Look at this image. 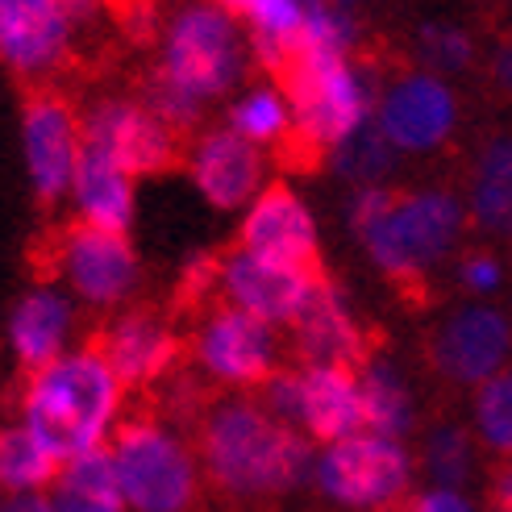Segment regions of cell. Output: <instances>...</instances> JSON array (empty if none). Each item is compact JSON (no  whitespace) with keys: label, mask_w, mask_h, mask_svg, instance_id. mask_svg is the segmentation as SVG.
Wrapping results in <instances>:
<instances>
[{"label":"cell","mask_w":512,"mask_h":512,"mask_svg":"<svg viewBox=\"0 0 512 512\" xmlns=\"http://www.w3.org/2000/svg\"><path fill=\"white\" fill-rule=\"evenodd\" d=\"M142 105L155 113L171 134H179V138H188L196 125H200V113H204V100L192 96L188 88H179L163 67L146 71V80H142Z\"/></svg>","instance_id":"28"},{"label":"cell","mask_w":512,"mask_h":512,"mask_svg":"<svg viewBox=\"0 0 512 512\" xmlns=\"http://www.w3.org/2000/svg\"><path fill=\"white\" fill-rule=\"evenodd\" d=\"M321 279H329V275H321ZM321 279L267 263V259H254L246 250H234V254H225V267H221V296H225V304H234V309L259 317L267 325L271 321L292 325L296 313L304 309V300H309L313 284H321Z\"/></svg>","instance_id":"15"},{"label":"cell","mask_w":512,"mask_h":512,"mask_svg":"<svg viewBox=\"0 0 512 512\" xmlns=\"http://www.w3.org/2000/svg\"><path fill=\"white\" fill-rule=\"evenodd\" d=\"M288 354L296 371L309 367H346L354 375H363L375 358L383 354V329H367L358 325L354 313L346 309V300L338 292L334 279H321L313 284L304 309L296 313V321L288 325Z\"/></svg>","instance_id":"10"},{"label":"cell","mask_w":512,"mask_h":512,"mask_svg":"<svg viewBox=\"0 0 512 512\" xmlns=\"http://www.w3.org/2000/svg\"><path fill=\"white\" fill-rule=\"evenodd\" d=\"M304 512H329V508H304Z\"/></svg>","instance_id":"38"},{"label":"cell","mask_w":512,"mask_h":512,"mask_svg":"<svg viewBox=\"0 0 512 512\" xmlns=\"http://www.w3.org/2000/svg\"><path fill=\"white\" fill-rule=\"evenodd\" d=\"M88 346L105 354L121 388L134 396L155 392L163 379L192 363V338L179 334L167 309H155V304H134V309L117 313L88 338Z\"/></svg>","instance_id":"8"},{"label":"cell","mask_w":512,"mask_h":512,"mask_svg":"<svg viewBox=\"0 0 512 512\" xmlns=\"http://www.w3.org/2000/svg\"><path fill=\"white\" fill-rule=\"evenodd\" d=\"M192 175L209 204H217V209H238V204H246L254 196V188H259L263 155L238 130H213L196 146Z\"/></svg>","instance_id":"18"},{"label":"cell","mask_w":512,"mask_h":512,"mask_svg":"<svg viewBox=\"0 0 512 512\" xmlns=\"http://www.w3.org/2000/svg\"><path fill=\"white\" fill-rule=\"evenodd\" d=\"M0 512H55V504H50V492H21L0 504Z\"/></svg>","instance_id":"35"},{"label":"cell","mask_w":512,"mask_h":512,"mask_svg":"<svg viewBox=\"0 0 512 512\" xmlns=\"http://www.w3.org/2000/svg\"><path fill=\"white\" fill-rule=\"evenodd\" d=\"M471 217L483 234L512 242V134L483 146L471 175Z\"/></svg>","instance_id":"23"},{"label":"cell","mask_w":512,"mask_h":512,"mask_svg":"<svg viewBox=\"0 0 512 512\" xmlns=\"http://www.w3.org/2000/svg\"><path fill=\"white\" fill-rule=\"evenodd\" d=\"M184 438L217 512H284L313 475L309 438L271 417L254 396H229L217 388Z\"/></svg>","instance_id":"1"},{"label":"cell","mask_w":512,"mask_h":512,"mask_svg":"<svg viewBox=\"0 0 512 512\" xmlns=\"http://www.w3.org/2000/svg\"><path fill=\"white\" fill-rule=\"evenodd\" d=\"M417 463L408 450L379 433L329 446L317 463V492L342 512H413Z\"/></svg>","instance_id":"6"},{"label":"cell","mask_w":512,"mask_h":512,"mask_svg":"<svg viewBox=\"0 0 512 512\" xmlns=\"http://www.w3.org/2000/svg\"><path fill=\"white\" fill-rule=\"evenodd\" d=\"M59 5L67 9V17H88L96 5H105V0H59Z\"/></svg>","instance_id":"36"},{"label":"cell","mask_w":512,"mask_h":512,"mask_svg":"<svg viewBox=\"0 0 512 512\" xmlns=\"http://www.w3.org/2000/svg\"><path fill=\"white\" fill-rule=\"evenodd\" d=\"M121 379L105 363V354L84 346L46 371L21 379V413L34 438L67 467L71 458L100 450V438L117 417Z\"/></svg>","instance_id":"3"},{"label":"cell","mask_w":512,"mask_h":512,"mask_svg":"<svg viewBox=\"0 0 512 512\" xmlns=\"http://www.w3.org/2000/svg\"><path fill=\"white\" fill-rule=\"evenodd\" d=\"M504 279V267L492 250H467L463 263H458V284L467 292H496Z\"/></svg>","instance_id":"31"},{"label":"cell","mask_w":512,"mask_h":512,"mask_svg":"<svg viewBox=\"0 0 512 512\" xmlns=\"http://www.w3.org/2000/svg\"><path fill=\"white\" fill-rule=\"evenodd\" d=\"M417 50L429 67L438 71H467L471 59H475V42L467 30H458V25H446V21H433L421 30L417 38Z\"/></svg>","instance_id":"30"},{"label":"cell","mask_w":512,"mask_h":512,"mask_svg":"<svg viewBox=\"0 0 512 512\" xmlns=\"http://www.w3.org/2000/svg\"><path fill=\"white\" fill-rule=\"evenodd\" d=\"M454 96L433 75H404L379 100V125L396 150H433L454 134Z\"/></svg>","instance_id":"16"},{"label":"cell","mask_w":512,"mask_h":512,"mask_svg":"<svg viewBox=\"0 0 512 512\" xmlns=\"http://www.w3.org/2000/svg\"><path fill=\"white\" fill-rule=\"evenodd\" d=\"M234 130L250 142H279L288 134V109L279 92H254L234 109Z\"/></svg>","instance_id":"29"},{"label":"cell","mask_w":512,"mask_h":512,"mask_svg":"<svg viewBox=\"0 0 512 512\" xmlns=\"http://www.w3.org/2000/svg\"><path fill=\"white\" fill-rule=\"evenodd\" d=\"M109 458L121 496L134 512H209L200 463L188 438L155 408L150 392H138L130 413L113 421Z\"/></svg>","instance_id":"4"},{"label":"cell","mask_w":512,"mask_h":512,"mask_svg":"<svg viewBox=\"0 0 512 512\" xmlns=\"http://www.w3.org/2000/svg\"><path fill=\"white\" fill-rule=\"evenodd\" d=\"M75 200L84 209V221H92L96 229H109V234H121V238L130 234L134 225L130 175L88 142L80 150V163H75Z\"/></svg>","instance_id":"22"},{"label":"cell","mask_w":512,"mask_h":512,"mask_svg":"<svg viewBox=\"0 0 512 512\" xmlns=\"http://www.w3.org/2000/svg\"><path fill=\"white\" fill-rule=\"evenodd\" d=\"M358 383H363V421H367V429L379 433V438L404 442L408 433L417 429V408H413V392H408L400 371L379 354L375 363L358 375Z\"/></svg>","instance_id":"24"},{"label":"cell","mask_w":512,"mask_h":512,"mask_svg":"<svg viewBox=\"0 0 512 512\" xmlns=\"http://www.w3.org/2000/svg\"><path fill=\"white\" fill-rule=\"evenodd\" d=\"M350 229L408 309L433 304L429 271L463 234V204L450 192L363 188L350 204Z\"/></svg>","instance_id":"2"},{"label":"cell","mask_w":512,"mask_h":512,"mask_svg":"<svg viewBox=\"0 0 512 512\" xmlns=\"http://www.w3.org/2000/svg\"><path fill=\"white\" fill-rule=\"evenodd\" d=\"M413 512H475L471 500L463 492H417L413 500Z\"/></svg>","instance_id":"33"},{"label":"cell","mask_w":512,"mask_h":512,"mask_svg":"<svg viewBox=\"0 0 512 512\" xmlns=\"http://www.w3.org/2000/svg\"><path fill=\"white\" fill-rule=\"evenodd\" d=\"M238 250L254 254V259H267L279 267H292L304 275H329L317 250V225L304 209V200L288 188V184H271L254 209L242 221V238Z\"/></svg>","instance_id":"13"},{"label":"cell","mask_w":512,"mask_h":512,"mask_svg":"<svg viewBox=\"0 0 512 512\" xmlns=\"http://www.w3.org/2000/svg\"><path fill=\"white\" fill-rule=\"evenodd\" d=\"M67 50V9L59 0H0V63L21 75L50 71Z\"/></svg>","instance_id":"17"},{"label":"cell","mask_w":512,"mask_h":512,"mask_svg":"<svg viewBox=\"0 0 512 512\" xmlns=\"http://www.w3.org/2000/svg\"><path fill=\"white\" fill-rule=\"evenodd\" d=\"M342 5H350V0H342Z\"/></svg>","instance_id":"39"},{"label":"cell","mask_w":512,"mask_h":512,"mask_svg":"<svg viewBox=\"0 0 512 512\" xmlns=\"http://www.w3.org/2000/svg\"><path fill=\"white\" fill-rule=\"evenodd\" d=\"M492 84H496V92H504L508 100H512V34H504L500 42H496V55H492Z\"/></svg>","instance_id":"34"},{"label":"cell","mask_w":512,"mask_h":512,"mask_svg":"<svg viewBox=\"0 0 512 512\" xmlns=\"http://www.w3.org/2000/svg\"><path fill=\"white\" fill-rule=\"evenodd\" d=\"M209 512H217V508H209Z\"/></svg>","instance_id":"40"},{"label":"cell","mask_w":512,"mask_h":512,"mask_svg":"<svg viewBox=\"0 0 512 512\" xmlns=\"http://www.w3.org/2000/svg\"><path fill=\"white\" fill-rule=\"evenodd\" d=\"M67 329H71V304L59 292L38 288L17 304L13 321H9V338H13L17 363H21V379L46 371L50 363H59Z\"/></svg>","instance_id":"21"},{"label":"cell","mask_w":512,"mask_h":512,"mask_svg":"<svg viewBox=\"0 0 512 512\" xmlns=\"http://www.w3.org/2000/svg\"><path fill=\"white\" fill-rule=\"evenodd\" d=\"M30 275L38 284L67 275L71 288L96 309H113L138 288V254L121 234L96 229L92 221H67L46 229L30 246Z\"/></svg>","instance_id":"5"},{"label":"cell","mask_w":512,"mask_h":512,"mask_svg":"<svg viewBox=\"0 0 512 512\" xmlns=\"http://www.w3.org/2000/svg\"><path fill=\"white\" fill-rule=\"evenodd\" d=\"M80 150H84V134H80V121H75L71 100H63L50 88L30 92V100H25V159H30L34 192L46 209L75 179Z\"/></svg>","instance_id":"14"},{"label":"cell","mask_w":512,"mask_h":512,"mask_svg":"<svg viewBox=\"0 0 512 512\" xmlns=\"http://www.w3.org/2000/svg\"><path fill=\"white\" fill-rule=\"evenodd\" d=\"M59 475H63V463L34 438L30 425L0 429V483L13 496L55 488Z\"/></svg>","instance_id":"25"},{"label":"cell","mask_w":512,"mask_h":512,"mask_svg":"<svg viewBox=\"0 0 512 512\" xmlns=\"http://www.w3.org/2000/svg\"><path fill=\"white\" fill-rule=\"evenodd\" d=\"M334 167L350 179V184L358 188H375L383 175H388L396 167V146L388 142V134H383V125L375 117H367L358 130L334 150Z\"/></svg>","instance_id":"27"},{"label":"cell","mask_w":512,"mask_h":512,"mask_svg":"<svg viewBox=\"0 0 512 512\" xmlns=\"http://www.w3.org/2000/svg\"><path fill=\"white\" fill-rule=\"evenodd\" d=\"M192 338V363L209 375L221 379L229 388H263V383L279 371L275 358V338L267 321L250 317L234 304H217V309L204 313V321L196 325Z\"/></svg>","instance_id":"11"},{"label":"cell","mask_w":512,"mask_h":512,"mask_svg":"<svg viewBox=\"0 0 512 512\" xmlns=\"http://www.w3.org/2000/svg\"><path fill=\"white\" fill-rule=\"evenodd\" d=\"M483 508H488V512H512V458L488 463V488H483Z\"/></svg>","instance_id":"32"},{"label":"cell","mask_w":512,"mask_h":512,"mask_svg":"<svg viewBox=\"0 0 512 512\" xmlns=\"http://www.w3.org/2000/svg\"><path fill=\"white\" fill-rule=\"evenodd\" d=\"M159 67L179 88H188L200 100L229 92L246 67L234 21L213 5L179 9L175 21L167 25V46H163Z\"/></svg>","instance_id":"9"},{"label":"cell","mask_w":512,"mask_h":512,"mask_svg":"<svg viewBox=\"0 0 512 512\" xmlns=\"http://www.w3.org/2000/svg\"><path fill=\"white\" fill-rule=\"evenodd\" d=\"M221 9H229V13H238V17H254V9L263 5V0H217Z\"/></svg>","instance_id":"37"},{"label":"cell","mask_w":512,"mask_h":512,"mask_svg":"<svg viewBox=\"0 0 512 512\" xmlns=\"http://www.w3.org/2000/svg\"><path fill=\"white\" fill-rule=\"evenodd\" d=\"M512 358V321L492 304H463L425 329L421 363L442 392H479Z\"/></svg>","instance_id":"7"},{"label":"cell","mask_w":512,"mask_h":512,"mask_svg":"<svg viewBox=\"0 0 512 512\" xmlns=\"http://www.w3.org/2000/svg\"><path fill=\"white\" fill-rule=\"evenodd\" d=\"M479 467V438L467 421H458L450 408H438L417 442V471L433 483V492H463Z\"/></svg>","instance_id":"20"},{"label":"cell","mask_w":512,"mask_h":512,"mask_svg":"<svg viewBox=\"0 0 512 512\" xmlns=\"http://www.w3.org/2000/svg\"><path fill=\"white\" fill-rule=\"evenodd\" d=\"M304 375V417L300 429L309 438L338 446L363 429V383L346 367H309Z\"/></svg>","instance_id":"19"},{"label":"cell","mask_w":512,"mask_h":512,"mask_svg":"<svg viewBox=\"0 0 512 512\" xmlns=\"http://www.w3.org/2000/svg\"><path fill=\"white\" fill-rule=\"evenodd\" d=\"M471 429L479 450H488L492 463L512 458V367L500 371L492 383H483L471 400Z\"/></svg>","instance_id":"26"},{"label":"cell","mask_w":512,"mask_h":512,"mask_svg":"<svg viewBox=\"0 0 512 512\" xmlns=\"http://www.w3.org/2000/svg\"><path fill=\"white\" fill-rule=\"evenodd\" d=\"M84 142L109 155L125 175H163L184 163V138L171 134L167 125L134 100H105L96 105Z\"/></svg>","instance_id":"12"}]
</instances>
